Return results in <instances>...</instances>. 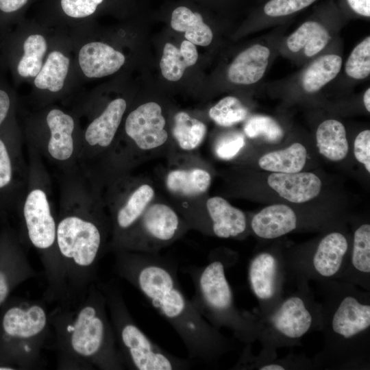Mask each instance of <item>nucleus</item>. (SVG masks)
<instances>
[{"mask_svg":"<svg viewBox=\"0 0 370 370\" xmlns=\"http://www.w3.org/2000/svg\"><path fill=\"white\" fill-rule=\"evenodd\" d=\"M206 210L209 235L221 238H236L247 230L245 214L221 197H208Z\"/></svg>","mask_w":370,"mask_h":370,"instance_id":"obj_17","label":"nucleus"},{"mask_svg":"<svg viewBox=\"0 0 370 370\" xmlns=\"http://www.w3.org/2000/svg\"><path fill=\"white\" fill-rule=\"evenodd\" d=\"M348 76L362 79L370 73V37L360 42L352 51L345 64Z\"/></svg>","mask_w":370,"mask_h":370,"instance_id":"obj_36","label":"nucleus"},{"mask_svg":"<svg viewBox=\"0 0 370 370\" xmlns=\"http://www.w3.org/2000/svg\"><path fill=\"white\" fill-rule=\"evenodd\" d=\"M206 134V124L188 113L180 111L173 115L171 135L175 151L186 153L197 151Z\"/></svg>","mask_w":370,"mask_h":370,"instance_id":"obj_23","label":"nucleus"},{"mask_svg":"<svg viewBox=\"0 0 370 370\" xmlns=\"http://www.w3.org/2000/svg\"><path fill=\"white\" fill-rule=\"evenodd\" d=\"M123 124L92 181L102 190L116 177L132 173L146 161L166 158L175 151L162 107L158 103L147 101L138 106L127 114Z\"/></svg>","mask_w":370,"mask_h":370,"instance_id":"obj_5","label":"nucleus"},{"mask_svg":"<svg viewBox=\"0 0 370 370\" xmlns=\"http://www.w3.org/2000/svg\"><path fill=\"white\" fill-rule=\"evenodd\" d=\"M198 58L196 47L188 40H184L177 49L171 43H166L160 66L164 78L175 82L181 79L185 69L195 64Z\"/></svg>","mask_w":370,"mask_h":370,"instance_id":"obj_25","label":"nucleus"},{"mask_svg":"<svg viewBox=\"0 0 370 370\" xmlns=\"http://www.w3.org/2000/svg\"><path fill=\"white\" fill-rule=\"evenodd\" d=\"M28 0H0V10L4 12H12L22 8Z\"/></svg>","mask_w":370,"mask_h":370,"instance_id":"obj_42","label":"nucleus"},{"mask_svg":"<svg viewBox=\"0 0 370 370\" xmlns=\"http://www.w3.org/2000/svg\"><path fill=\"white\" fill-rule=\"evenodd\" d=\"M269 49L254 45L240 53L227 71L229 80L234 84L249 85L259 81L267 69Z\"/></svg>","mask_w":370,"mask_h":370,"instance_id":"obj_22","label":"nucleus"},{"mask_svg":"<svg viewBox=\"0 0 370 370\" xmlns=\"http://www.w3.org/2000/svg\"><path fill=\"white\" fill-rule=\"evenodd\" d=\"M269 186L280 197L293 203H304L317 197L322 183L312 173H273L267 179Z\"/></svg>","mask_w":370,"mask_h":370,"instance_id":"obj_19","label":"nucleus"},{"mask_svg":"<svg viewBox=\"0 0 370 370\" xmlns=\"http://www.w3.org/2000/svg\"><path fill=\"white\" fill-rule=\"evenodd\" d=\"M57 368L123 370L106 297L97 282L77 301L49 312Z\"/></svg>","mask_w":370,"mask_h":370,"instance_id":"obj_3","label":"nucleus"},{"mask_svg":"<svg viewBox=\"0 0 370 370\" xmlns=\"http://www.w3.org/2000/svg\"><path fill=\"white\" fill-rule=\"evenodd\" d=\"M190 230L170 201L157 195L115 251L158 254Z\"/></svg>","mask_w":370,"mask_h":370,"instance_id":"obj_13","label":"nucleus"},{"mask_svg":"<svg viewBox=\"0 0 370 370\" xmlns=\"http://www.w3.org/2000/svg\"><path fill=\"white\" fill-rule=\"evenodd\" d=\"M46 302L44 299H25L9 307L2 316V336L10 343V356L19 367L35 369L41 362L51 335Z\"/></svg>","mask_w":370,"mask_h":370,"instance_id":"obj_10","label":"nucleus"},{"mask_svg":"<svg viewBox=\"0 0 370 370\" xmlns=\"http://www.w3.org/2000/svg\"><path fill=\"white\" fill-rule=\"evenodd\" d=\"M245 145V136L236 131H230L218 135L212 145L217 158L230 160L235 158Z\"/></svg>","mask_w":370,"mask_h":370,"instance_id":"obj_37","label":"nucleus"},{"mask_svg":"<svg viewBox=\"0 0 370 370\" xmlns=\"http://www.w3.org/2000/svg\"><path fill=\"white\" fill-rule=\"evenodd\" d=\"M227 262L213 252L207 264L190 265L183 271L192 280L195 293L191 301L201 316L216 329L226 327L241 341L249 343L256 338V318L235 306L225 276Z\"/></svg>","mask_w":370,"mask_h":370,"instance_id":"obj_6","label":"nucleus"},{"mask_svg":"<svg viewBox=\"0 0 370 370\" xmlns=\"http://www.w3.org/2000/svg\"><path fill=\"white\" fill-rule=\"evenodd\" d=\"M110 237L101 189L79 171L63 175L56 242L64 290L60 304L77 301L97 282Z\"/></svg>","mask_w":370,"mask_h":370,"instance_id":"obj_1","label":"nucleus"},{"mask_svg":"<svg viewBox=\"0 0 370 370\" xmlns=\"http://www.w3.org/2000/svg\"><path fill=\"white\" fill-rule=\"evenodd\" d=\"M125 60L123 53L101 42L87 43L79 52L81 69L90 78L113 74L123 65Z\"/></svg>","mask_w":370,"mask_h":370,"instance_id":"obj_20","label":"nucleus"},{"mask_svg":"<svg viewBox=\"0 0 370 370\" xmlns=\"http://www.w3.org/2000/svg\"><path fill=\"white\" fill-rule=\"evenodd\" d=\"M248 114L247 108L236 97L227 96L209 110V116L217 125L230 127L244 121Z\"/></svg>","mask_w":370,"mask_h":370,"instance_id":"obj_34","label":"nucleus"},{"mask_svg":"<svg viewBox=\"0 0 370 370\" xmlns=\"http://www.w3.org/2000/svg\"><path fill=\"white\" fill-rule=\"evenodd\" d=\"M243 130L248 138L262 137L273 143L279 142L284 136V131L276 121L263 115L250 117L246 121Z\"/></svg>","mask_w":370,"mask_h":370,"instance_id":"obj_35","label":"nucleus"},{"mask_svg":"<svg viewBox=\"0 0 370 370\" xmlns=\"http://www.w3.org/2000/svg\"><path fill=\"white\" fill-rule=\"evenodd\" d=\"M69 59L58 51L50 53L45 64L36 76L34 84L41 90L59 92L68 73Z\"/></svg>","mask_w":370,"mask_h":370,"instance_id":"obj_30","label":"nucleus"},{"mask_svg":"<svg viewBox=\"0 0 370 370\" xmlns=\"http://www.w3.org/2000/svg\"><path fill=\"white\" fill-rule=\"evenodd\" d=\"M171 25L175 31L185 32L187 40L194 45L208 46L212 40V32L201 15L187 7L180 6L173 11Z\"/></svg>","mask_w":370,"mask_h":370,"instance_id":"obj_26","label":"nucleus"},{"mask_svg":"<svg viewBox=\"0 0 370 370\" xmlns=\"http://www.w3.org/2000/svg\"><path fill=\"white\" fill-rule=\"evenodd\" d=\"M307 158L305 147L295 143L288 147L264 154L258 160L259 166L273 173H292L300 172Z\"/></svg>","mask_w":370,"mask_h":370,"instance_id":"obj_28","label":"nucleus"},{"mask_svg":"<svg viewBox=\"0 0 370 370\" xmlns=\"http://www.w3.org/2000/svg\"><path fill=\"white\" fill-rule=\"evenodd\" d=\"M317 145L321 155L332 161L344 159L349 149L344 125L338 121L322 122L316 132Z\"/></svg>","mask_w":370,"mask_h":370,"instance_id":"obj_24","label":"nucleus"},{"mask_svg":"<svg viewBox=\"0 0 370 370\" xmlns=\"http://www.w3.org/2000/svg\"><path fill=\"white\" fill-rule=\"evenodd\" d=\"M166 160L161 178L170 203L191 230L208 235L206 201L212 180L208 162L197 151H175Z\"/></svg>","mask_w":370,"mask_h":370,"instance_id":"obj_8","label":"nucleus"},{"mask_svg":"<svg viewBox=\"0 0 370 370\" xmlns=\"http://www.w3.org/2000/svg\"><path fill=\"white\" fill-rule=\"evenodd\" d=\"M350 266L359 278L367 279L370 273V225L365 223L354 234Z\"/></svg>","mask_w":370,"mask_h":370,"instance_id":"obj_33","label":"nucleus"},{"mask_svg":"<svg viewBox=\"0 0 370 370\" xmlns=\"http://www.w3.org/2000/svg\"><path fill=\"white\" fill-rule=\"evenodd\" d=\"M97 284L106 297L116 345L125 369L182 370L192 367L190 360L164 350L138 326L113 281Z\"/></svg>","mask_w":370,"mask_h":370,"instance_id":"obj_7","label":"nucleus"},{"mask_svg":"<svg viewBox=\"0 0 370 370\" xmlns=\"http://www.w3.org/2000/svg\"><path fill=\"white\" fill-rule=\"evenodd\" d=\"M28 150V180L18 210L23 236L38 254L44 269L47 302L64 301L61 270L56 251L57 214L52 201L51 180L43 159L32 147Z\"/></svg>","mask_w":370,"mask_h":370,"instance_id":"obj_4","label":"nucleus"},{"mask_svg":"<svg viewBox=\"0 0 370 370\" xmlns=\"http://www.w3.org/2000/svg\"><path fill=\"white\" fill-rule=\"evenodd\" d=\"M36 275V271L23 253L18 254L10 267L0 266V307L8 297L12 286Z\"/></svg>","mask_w":370,"mask_h":370,"instance_id":"obj_31","label":"nucleus"},{"mask_svg":"<svg viewBox=\"0 0 370 370\" xmlns=\"http://www.w3.org/2000/svg\"><path fill=\"white\" fill-rule=\"evenodd\" d=\"M330 301L321 310L328 354L338 360L357 358L369 334V301L357 290L343 286Z\"/></svg>","mask_w":370,"mask_h":370,"instance_id":"obj_9","label":"nucleus"},{"mask_svg":"<svg viewBox=\"0 0 370 370\" xmlns=\"http://www.w3.org/2000/svg\"><path fill=\"white\" fill-rule=\"evenodd\" d=\"M116 273L135 287L173 328L190 358L206 364L231 347L230 340L198 312L181 288L177 262L160 254L114 252Z\"/></svg>","mask_w":370,"mask_h":370,"instance_id":"obj_2","label":"nucleus"},{"mask_svg":"<svg viewBox=\"0 0 370 370\" xmlns=\"http://www.w3.org/2000/svg\"><path fill=\"white\" fill-rule=\"evenodd\" d=\"M346 237L341 233L333 232L325 235L309 262L310 271L319 279H331L338 275L346 262L348 251Z\"/></svg>","mask_w":370,"mask_h":370,"instance_id":"obj_18","label":"nucleus"},{"mask_svg":"<svg viewBox=\"0 0 370 370\" xmlns=\"http://www.w3.org/2000/svg\"><path fill=\"white\" fill-rule=\"evenodd\" d=\"M341 66L342 59L338 55L319 57L304 71L301 78L303 88L309 93L319 90L338 74Z\"/></svg>","mask_w":370,"mask_h":370,"instance_id":"obj_29","label":"nucleus"},{"mask_svg":"<svg viewBox=\"0 0 370 370\" xmlns=\"http://www.w3.org/2000/svg\"><path fill=\"white\" fill-rule=\"evenodd\" d=\"M330 35L327 29L316 21H307L300 25L287 39L288 48L293 52L301 49L308 57L320 52L328 43Z\"/></svg>","mask_w":370,"mask_h":370,"instance_id":"obj_27","label":"nucleus"},{"mask_svg":"<svg viewBox=\"0 0 370 370\" xmlns=\"http://www.w3.org/2000/svg\"><path fill=\"white\" fill-rule=\"evenodd\" d=\"M354 156L356 160L362 163L370 173V131L364 130L356 136L354 145Z\"/></svg>","mask_w":370,"mask_h":370,"instance_id":"obj_40","label":"nucleus"},{"mask_svg":"<svg viewBox=\"0 0 370 370\" xmlns=\"http://www.w3.org/2000/svg\"><path fill=\"white\" fill-rule=\"evenodd\" d=\"M111 223L108 251H115L157 196L153 181L130 173L108 182L102 190Z\"/></svg>","mask_w":370,"mask_h":370,"instance_id":"obj_11","label":"nucleus"},{"mask_svg":"<svg viewBox=\"0 0 370 370\" xmlns=\"http://www.w3.org/2000/svg\"><path fill=\"white\" fill-rule=\"evenodd\" d=\"M321 323V309L309 295L298 292L280 299L265 318L256 319V338L268 349L291 345Z\"/></svg>","mask_w":370,"mask_h":370,"instance_id":"obj_12","label":"nucleus"},{"mask_svg":"<svg viewBox=\"0 0 370 370\" xmlns=\"http://www.w3.org/2000/svg\"><path fill=\"white\" fill-rule=\"evenodd\" d=\"M316 0H270L264 7V13L272 17L289 15L299 11Z\"/></svg>","mask_w":370,"mask_h":370,"instance_id":"obj_38","label":"nucleus"},{"mask_svg":"<svg viewBox=\"0 0 370 370\" xmlns=\"http://www.w3.org/2000/svg\"><path fill=\"white\" fill-rule=\"evenodd\" d=\"M281 269V262L269 252L256 254L249 263L248 278L251 289L266 310L275 304L280 295Z\"/></svg>","mask_w":370,"mask_h":370,"instance_id":"obj_16","label":"nucleus"},{"mask_svg":"<svg viewBox=\"0 0 370 370\" xmlns=\"http://www.w3.org/2000/svg\"><path fill=\"white\" fill-rule=\"evenodd\" d=\"M78 136L74 118L60 109L52 108L45 116L44 130L29 133L27 146L65 174L78 169Z\"/></svg>","mask_w":370,"mask_h":370,"instance_id":"obj_14","label":"nucleus"},{"mask_svg":"<svg viewBox=\"0 0 370 370\" xmlns=\"http://www.w3.org/2000/svg\"><path fill=\"white\" fill-rule=\"evenodd\" d=\"M365 106L368 112H370V89L367 88L363 96Z\"/></svg>","mask_w":370,"mask_h":370,"instance_id":"obj_43","label":"nucleus"},{"mask_svg":"<svg viewBox=\"0 0 370 370\" xmlns=\"http://www.w3.org/2000/svg\"><path fill=\"white\" fill-rule=\"evenodd\" d=\"M47 48V42L42 36H29L24 42V55L17 66L18 74L24 77H36L42 68Z\"/></svg>","mask_w":370,"mask_h":370,"instance_id":"obj_32","label":"nucleus"},{"mask_svg":"<svg viewBox=\"0 0 370 370\" xmlns=\"http://www.w3.org/2000/svg\"><path fill=\"white\" fill-rule=\"evenodd\" d=\"M351 8L357 14L370 16V0H347Z\"/></svg>","mask_w":370,"mask_h":370,"instance_id":"obj_41","label":"nucleus"},{"mask_svg":"<svg viewBox=\"0 0 370 370\" xmlns=\"http://www.w3.org/2000/svg\"><path fill=\"white\" fill-rule=\"evenodd\" d=\"M297 216L285 204L268 206L256 214L250 226L253 232L264 239H273L287 234L297 227Z\"/></svg>","mask_w":370,"mask_h":370,"instance_id":"obj_21","label":"nucleus"},{"mask_svg":"<svg viewBox=\"0 0 370 370\" xmlns=\"http://www.w3.org/2000/svg\"><path fill=\"white\" fill-rule=\"evenodd\" d=\"M103 0H61L64 13L72 18H84L92 14Z\"/></svg>","mask_w":370,"mask_h":370,"instance_id":"obj_39","label":"nucleus"},{"mask_svg":"<svg viewBox=\"0 0 370 370\" xmlns=\"http://www.w3.org/2000/svg\"><path fill=\"white\" fill-rule=\"evenodd\" d=\"M28 180V162L15 131L0 127V211L16 210Z\"/></svg>","mask_w":370,"mask_h":370,"instance_id":"obj_15","label":"nucleus"}]
</instances>
